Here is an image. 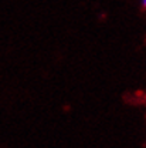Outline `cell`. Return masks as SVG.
<instances>
[{
	"instance_id": "obj_1",
	"label": "cell",
	"mask_w": 146,
	"mask_h": 148,
	"mask_svg": "<svg viewBox=\"0 0 146 148\" xmlns=\"http://www.w3.org/2000/svg\"><path fill=\"white\" fill-rule=\"evenodd\" d=\"M141 1H142V6L146 9V0H141Z\"/></svg>"
}]
</instances>
